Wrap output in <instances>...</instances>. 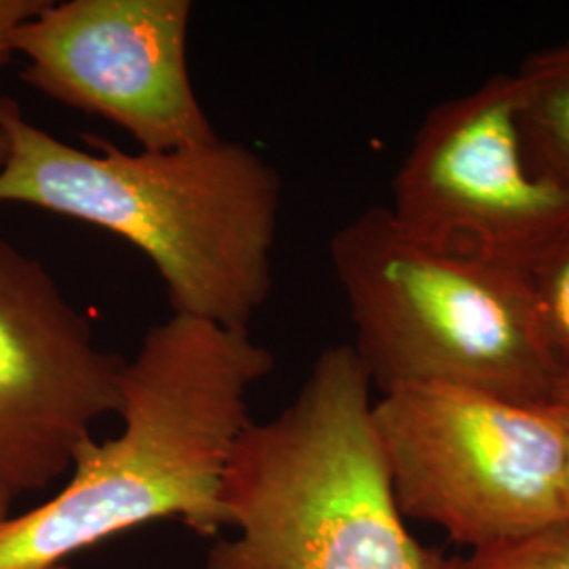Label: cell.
Segmentation results:
<instances>
[{"mask_svg": "<svg viewBox=\"0 0 569 569\" xmlns=\"http://www.w3.org/2000/svg\"><path fill=\"white\" fill-rule=\"evenodd\" d=\"M529 284L550 355L569 373V228L533 268Z\"/></svg>", "mask_w": 569, "mask_h": 569, "instance_id": "30bf717a", "label": "cell"}, {"mask_svg": "<svg viewBox=\"0 0 569 569\" xmlns=\"http://www.w3.org/2000/svg\"><path fill=\"white\" fill-rule=\"evenodd\" d=\"M190 0H47L23 21L21 81L127 131L142 150L220 140L188 72Z\"/></svg>", "mask_w": 569, "mask_h": 569, "instance_id": "52a82bcc", "label": "cell"}, {"mask_svg": "<svg viewBox=\"0 0 569 569\" xmlns=\"http://www.w3.org/2000/svg\"><path fill=\"white\" fill-rule=\"evenodd\" d=\"M388 211L435 251L533 272L569 228V190L531 164L515 74H493L428 112Z\"/></svg>", "mask_w": 569, "mask_h": 569, "instance_id": "8992f818", "label": "cell"}, {"mask_svg": "<svg viewBox=\"0 0 569 569\" xmlns=\"http://www.w3.org/2000/svg\"><path fill=\"white\" fill-rule=\"evenodd\" d=\"M42 569H70L66 563H56V566H49V568H42Z\"/></svg>", "mask_w": 569, "mask_h": 569, "instance_id": "2e32d148", "label": "cell"}, {"mask_svg": "<svg viewBox=\"0 0 569 569\" xmlns=\"http://www.w3.org/2000/svg\"><path fill=\"white\" fill-rule=\"evenodd\" d=\"M274 357L249 329L173 315L150 327L121 376L122 428L89 439L60 493L0 521V569H42L157 519L201 538L226 528V468L249 392Z\"/></svg>", "mask_w": 569, "mask_h": 569, "instance_id": "7a4b0ae2", "label": "cell"}, {"mask_svg": "<svg viewBox=\"0 0 569 569\" xmlns=\"http://www.w3.org/2000/svg\"><path fill=\"white\" fill-rule=\"evenodd\" d=\"M11 502H13V498H11L9 493H4V491L0 489V521L9 517V509H11Z\"/></svg>", "mask_w": 569, "mask_h": 569, "instance_id": "5bb4252c", "label": "cell"}, {"mask_svg": "<svg viewBox=\"0 0 569 569\" xmlns=\"http://www.w3.org/2000/svg\"><path fill=\"white\" fill-rule=\"evenodd\" d=\"M47 0H0V68L16 56L13 37L21 23L37 16Z\"/></svg>", "mask_w": 569, "mask_h": 569, "instance_id": "7c38bea8", "label": "cell"}, {"mask_svg": "<svg viewBox=\"0 0 569 569\" xmlns=\"http://www.w3.org/2000/svg\"><path fill=\"white\" fill-rule=\"evenodd\" d=\"M329 260L355 326L350 346L382 395L437 385L552 406L563 371L526 274L418 243L388 207L340 226Z\"/></svg>", "mask_w": 569, "mask_h": 569, "instance_id": "277c9868", "label": "cell"}, {"mask_svg": "<svg viewBox=\"0 0 569 569\" xmlns=\"http://www.w3.org/2000/svg\"><path fill=\"white\" fill-rule=\"evenodd\" d=\"M512 74L531 164L569 190V39L529 56Z\"/></svg>", "mask_w": 569, "mask_h": 569, "instance_id": "9c48e42d", "label": "cell"}, {"mask_svg": "<svg viewBox=\"0 0 569 569\" xmlns=\"http://www.w3.org/2000/svg\"><path fill=\"white\" fill-rule=\"evenodd\" d=\"M4 154H7V142H4V136L0 131V164L4 163Z\"/></svg>", "mask_w": 569, "mask_h": 569, "instance_id": "9a60e30c", "label": "cell"}, {"mask_svg": "<svg viewBox=\"0 0 569 569\" xmlns=\"http://www.w3.org/2000/svg\"><path fill=\"white\" fill-rule=\"evenodd\" d=\"M350 345L327 346L293 403L244 428L226 468V528L207 569H453L397 509Z\"/></svg>", "mask_w": 569, "mask_h": 569, "instance_id": "3957f363", "label": "cell"}, {"mask_svg": "<svg viewBox=\"0 0 569 569\" xmlns=\"http://www.w3.org/2000/svg\"><path fill=\"white\" fill-rule=\"evenodd\" d=\"M122 361L44 266L0 234V489L13 500L70 472L121 406Z\"/></svg>", "mask_w": 569, "mask_h": 569, "instance_id": "ba28073f", "label": "cell"}, {"mask_svg": "<svg viewBox=\"0 0 569 569\" xmlns=\"http://www.w3.org/2000/svg\"><path fill=\"white\" fill-rule=\"evenodd\" d=\"M552 406L557 409L563 432H566V472H568V505H569V373H563Z\"/></svg>", "mask_w": 569, "mask_h": 569, "instance_id": "4fadbf2b", "label": "cell"}, {"mask_svg": "<svg viewBox=\"0 0 569 569\" xmlns=\"http://www.w3.org/2000/svg\"><path fill=\"white\" fill-rule=\"evenodd\" d=\"M373 428L403 519L470 552L569 521L566 432L555 406L456 387H406L373 403Z\"/></svg>", "mask_w": 569, "mask_h": 569, "instance_id": "5b68a950", "label": "cell"}, {"mask_svg": "<svg viewBox=\"0 0 569 569\" xmlns=\"http://www.w3.org/2000/svg\"><path fill=\"white\" fill-rule=\"evenodd\" d=\"M7 142L0 203L39 207L98 226L140 249L167 287L173 315L247 329L272 289L283 180L260 152L216 140L127 152L53 138L0 98Z\"/></svg>", "mask_w": 569, "mask_h": 569, "instance_id": "6da1fadb", "label": "cell"}, {"mask_svg": "<svg viewBox=\"0 0 569 569\" xmlns=\"http://www.w3.org/2000/svg\"><path fill=\"white\" fill-rule=\"evenodd\" d=\"M453 569H569V521L521 542L458 557Z\"/></svg>", "mask_w": 569, "mask_h": 569, "instance_id": "8fae6325", "label": "cell"}]
</instances>
